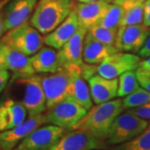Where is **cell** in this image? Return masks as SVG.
Instances as JSON below:
<instances>
[{
    "label": "cell",
    "instance_id": "6da1fadb",
    "mask_svg": "<svg viewBox=\"0 0 150 150\" xmlns=\"http://www.w3.org/2000/svg\"><path fill=\"white\" fill-rule=\"evenodd\" d=\"M123 111V99L121 98L95 104L71 130L85 131L104 142L112 123Z\"/></svg>",
    "mask_w": 150,
    "mask_h": 150
},
{
    "label": "cell",
    "instance_id": "7a4b0ae2",
    "mask_svg": "<svg viewBox=\"0 0 150 150\" xmlns=\"http://www.w3.org/2000/svg\"><path fill=\"white\" fill-rule=\"evenodd\" d=\"M75 5L74 0H38L29 23L46 35L64 21Z\"/></svg>",
    "mask_w": 150,
    "mask_h": 150
},
{
    "label": "cell",
    "instance_id": "3957f363",
    "mask_svg": "<svg viewBox=\"0 0 150 150\" xmlns=\"http://www.w3.org/2000/svg\"><path fill=\"white\" fill-rule=\"evenodd\" d=\"M39 76L46 97L48 109L65 98L71 97L73 88L72 65L63 67L55 73L41 74Z\"/></svg>",
    "mask_w": 150,
    "mask_h": 150
},
{
    "label": "cell",
    "instance_id": "277c9868",
    "mask_svg": "<svg viewBox=\"0 0 150 150\" xmlns=\"http://www.w3.org/2000/svg\"><path fill=\"white\" fill-rule=\"evenodd\" d=\"M37 28L26 22L7 31L1 38L4 43L27 56H32L43 47V37Z\"/></svg>",
    "mask_w": 150,
    "mask_h": 150
},
{
    "label": "cell",
    "instance_id": "5b68a950",
    "mask_svg": "<svg viewBox=\"0 0 150 150\" xmlns=\"http://www.w3.org/2000/svg\"><path fill=\"white\" fill-rule=\"evenodd\" d=\"M149 121L129 112L119 114L112 123L105 144L113 146L126 143L133 139L144 130Z\"/></svg>",
    "mask_w": 150,
    "mask_h": 150
},
{
    "label": "cell",
    "instance_id": "8992f818",
    "mask_svg": "<svg viewBox=\"0 0 150 150\" xmlns=\"http://www.w3.org/2000/svg\"><path fill=\"white\" fill-rule=\"evenodd\" d=\"M88 110L69 97L48 109L45 123L54 124L64 129H71L84 117Z\"/></svg>",
    "mask_w": 150,
    "mask_h": 150
},
{
    "label": "cell",
    "instance_id": "52a82bcc",
    "mask_svg": "<svg viewBox=\"0 0 150 150\" xmlns=\"http://www.w3.org/2000/svg\"><path fill=\"white\" fill-rule=\"evenodd\" d=\"M14 82L22 88L20 102L26 108L28 116L43 113L48 109L39 74L16 79Z\"/></svg>",
    "mask_w": 150,
    "mask_h": 150
},
{
    "label": "cell",
    "instance_id": "ba28073f",
    "mask_svg": "<svg viewBox=\"0 0 150 150\" xmlns=\"http://www.w3.org/2000/svg\"><path fill=\"white\" fill-rule=\"evenodd\" d=\"M142 58L128 52H117L107 57L97 66V73L106 79L118 78L123 73L136 70L140 66Z\"/></svg>",
    "mask_w": 150,
    "mask_h": 150
},
{
    "label": "cell",
    "instance_id": "9c48e42d",
    "mask_svg": "<svg viewBox=\"0 0 150 150\" xmlns=\"http://www.w3.org/2000/svg\"><path fill=\"white\" fill-rule=\"evenodd\" d=\"M108 149L105 142L83 130L74 129L62 135L47 150H100Z\"/></svg>",
    "mask_w": 150,
    "mask_h": 150
},
{
    "label": "cell",
    "instance_id": "30bf717a",
    "mask_svg": "<svg viewBox=\"0 0 150 150\" xmlns=\"http://www.w3.org/2000/svg\"><path fill=\"white\" fill-rule=\"evenodd\" d=\"M64 133V129L54 124L40 126L23 140L15 150H47Z\"/></svg>",
    "mask_w": 150,
    "mask_h": 150
},
{
    "label": "cell",
    "instance_id": "8fae6325",
    "mask_svg": "<svg viewBox=\"0 0 150 150\" xmlns=\"http://www.w3.org/2000/svg\"><path fill=\"white\" fill-rule=\"evenodd\" d=\"M150 28L144 23L120 26L118 29L115 46L121 52L139 53L144 45Z\"/></svg>",
    "mask_w": 150,
    "mask_h": 150
},
{
    "label": "cell",
    "instance_id": "7c38bea8",
    "mask_svg": "<svg viewBox=\"0 0 150 150\" xmlns=\"http://www.w3.org/2000/svg\"><path fill=\"white\" fill-rule=\"evenodd\" d=\"M45 113H40L33 116H28V118L21 124L13 129H8L1 133V144L2 150H13L33 130L38 129L45 123Z\"/></svg>",
    "mask_w": 150,
    "mask_h": 150
},
{
    "label": "cell",
    "instance_id": "4fadbf2b",
    "mask_svg": "<svg viewBox=\"0 0 150 150\" xmlns=\"http://www.w3.org/2000/svg\"><path fill=\"white\" fill-rule=\"evenodd\" d=\"M38 0H10L3 9L5 33L30 19Z\"/></svg>",
    "mask_w": 150,
    "mask_h": 150
},
{
    "label": "cell",
    "instance_id": "5bb4252c",
    "mask_svg": "<svg viewBox=\"0 0 150 150\" xmlns=\"http://www.w3.org/2000/svg\"><path fill=\"white\" fill-rule=\"evenodd\" d=\"M88 30L79 25L77 32L59 50V59L62 68L71 65L80 66L83 64V41Z\"/></svg>",
    "mask_w": 150,
    "mask_h": 150
},
{
    "label": "cell",
    "instance_id": "9a60e30c",
    "mask_svg": "<svg viewBox=\"0 0 150 150\" xmlns=\"http://www.w3.org/2000/svg\"><path fill=\"white\" fill-rule=\"evenodd\" d=\"M79 28V23L75 10L62 22L52 32L43 37L44 44L59 50L67 43Z\"/></svg>",
    "mask_w": 150,
    "mask_h": 150
},
{
    "label": "cell",
    "instance_id": "2e32d148",
    "mask_svg": "<svg viewBox=\"0 0 150 150\" xmlns=\"http://www.w3.org/2000/svg\"><path fill=\"white\" fill-rule=\"evenodd\" d=\"M88 81L94 104L110 101L118 96V78L106 79L101 75L94 74Z\"/></svg>",
    "mask_w": 150,
    "mask_h": 150
},
{
    "label": "cell",
    "instance_id": "e0dca14e",
    "mask_svg": "<svg viewBox=\"0 0 150 150\" xmlns=\"http://www.w3.org/2000/svg\"><path fill=\"white\" fill-rule=\"evenodd\" d=\"M6 69L13 74V79H19L36 74L30 57L5 44L4 48Z\"/></svg>",
    "mask_w": 150,
    "mask_h": 150
},
{
    "label": "cell",
    "instance_id": "ac0fdd59",
    "mask_svg": "<svg viewBox=\"0 0 150 150\" xmlns=\"http://www.w3.org/2000/svg\"><path fill=\"white\" fill-rule=\"evenodd\" d=\"M119 52L116 47H110L98 41L89 32L83 41V59L88 64L98 65L109 55Z\"/></svg>",
    "mask_w": 150,
    "mask_h": 150
},
{
    "label": "cell",
    "instance_id": "d6986e66",
    "mask_svg": "<svg viewBox=\"0 0 150 150\" xmlns=\"http://www.w3.org/2000/svg\"><path fill=\"white\" fill-rule=\"evenodd\" d=\"M110 3L105 0H98L91 3H78L74 10L77 13L79 25L89 30L103 16Z\"/></svg>",
    "mask_w": 150,
    "mask_h": 150
},
{
    "label": "cell",
    "instance_id": "ffe728a7",
    "mask_svg": "<svg viewBox=\"0 0 150 150\" xmlns=\"http://www.w3.org/2000/svg\"><path fill=\"white\" fill-rule=\"evenodd\" d=\"M30 61L36 74L55 73L62 68L59 50L52 47H42L30 57Z\"/></svg>",
    "mask_w": 150,
    "mask_h": 150
},
{
    "label": "cell",
    "instance_id": "44dd1931",
    "mask_svg": "<svg viewBox=\"0 0 150 150\" xmlns=\"http://www.w3.org/2000/svg\"><path fill=\"white\" fill-rule=\"evenodd\" d=\"M80 66L72 65L73 88L71 97L87 110H89L93 106V102L89 90V86H88L86 79L82 76Z\"/></svg>",
    "mask_w": 150,
    "mask_h": 150
},
{
    "label": "cell",
    "instance_id": "7402d4cb",
    "mask_svg": "<svg viewBox=\"0 0 150 150\" xmlns=\"http://www.w3.org/2000/svg\"><path fill=\"white\" fill-rule=\"evenodd\" d=\"M4 105L8 121V129L16 127L27 119V115H28L27 109L20 101L13 98H8L4 102Z\"/></svg>",
    "mask_w": 150,
    "mask_h": 150
},
{
    "label": "cell",
    "instance_id": "603a6c76",
    "mask_svg": "<svg viewBox=\"0 0 150 150\" xmlns=\"http://www.w3.org/2000/svg\"><path fill=\"white\" fill-rule=\"evenodd\" d=\"M124 12L125 9L121 5L114 3L109 4L96 25L108 28L118 29V28L120 27Z\"/></svg>",
    "mask_w": 150,
    "mask_h": 150
},
{
    "label": "cell",
    "instance_id": "cb8c5ba5",
    "mask_svg": "<svg viewBox=\"0 0 150 150\" xmlns=\"http://www.w3.org/2000/svg\"><path fill=\"white\" fill-rule=\"evenodd\" d=\"M109 150H150V121L147 128L133 139L121 144L113 145Z\"/></svg>",
    "mask_w": 150,
    "mask_h": 150
},
{
    "label": "cell",
    "instance_id": "d4e9b609",
    "mask_svg": "<svg viewBox=\"0 0 150 150\" xmlns=\"http://www.w3.org/2000/svg\"><path fill=\"white\" fill-rule=\"evenodd\" d=\"M140 88L136 73L134 70L123 73L118 77V97L124 98Z\"/></svg>",
    "mask_w": 150,
    "mask_h": 150
},
{
    "label": "cell",
    "instance_id": "484cf974",
    "mask_svg": "<svg viewBox=\"0 0 150 150\" xmlns=\"http://www.w3.org/2000/svg\"><path fill=\"white\" fill-rule=\"evenodd\" d=\"M123 14L120 26L135 25L143 23L144 20V3L137 2L132 5L124 8Z\"/></svg>",
    "mask_w": 150,
    "mask_h": 150
},
{
    "label": "cell",
    "instance_id": "4316f807",
    "mask_svg": "<svg viewBox=\"0 0 150 150\" xmlns=\"http://www.w3.org/2000/svg\"><path fill=\"white\" fill-rule=\"evenodd\" d=\"M88 32L103 44L110 47H116L115 43H116L118 29L108 28L99 25H94L88 30Z\"/></svg>",
    "mask_w": 150,
    "mask_h": 150
},
{
    "label": "cell",
    "instance_id": "83f0119b",
    "mask_svg": "<svg viewBox=\"0 0 150 150\" xmlns=\"http://www.w3.org/2000/svg\"><path fill=\"white\" fill-rule=\"evenodd\" d=\"M147 103H150V91L142 87L123 98L124 110L131 108L138 107Z\"/></svg>",
    "mask_w": 150,
    "mask_h": 150
},
{
    "label": "cell",
    "instance_id": "f1b7e54d",
    "mask_svg": "<svg viewBox=\"0 0 150 150\" xmlns=\"http://www.w3.org/2000/svg\"><path fill=\"white\" fill-rule=\"evenodd\" d=\"M135 73L140 86L150 91V69H144L139 67Z\"/></svg>",
    "mask_w": 150,
    "mask_h": 150
},
{
    "label": "cell",
    "instance_id": "f546056e",
    "mask_svg": "<svg viewBox=\"0 0 150 150\" xmlns=\"http://www.w3.org/2000/svg\"><path fill=\"white\" fill-rule=\"evenodd\" d=\"M125 111L130 112L132 114H134L139 118L148 120V119H150V103L142 104L138 107L128 108Z\"/></svg>",
    "mask_w": 150,
    "mask_h": 150
},
{
    "label": "cell",
    "instance_id": "4dcf8cb0",
    "mask_svg": "<svg viewBox=\"0 0 150 150\" xmlns=\"http://www.w3.org/2000/svg\"><path fill=\"white\" fill-rule=\"evenodd\" d=\"M8 125V121L7 112L3 103L2 104H0V133L7 130Z\"/></svg>",
    "mask_w": 150,
    "mask_h": 150
},
{
    "label": "cell",
    "instance_id": "1f68e13d",
    "mask_svg": "<svg viewBox=\"0 0 150 150\" xmlns=\"http://www.w3.org/2000/svg\"><path fill=\"white\" fill-rule=\"evenodd\" d=\"M143 23L145 26L150 28V0L144 2V20Z\"/></svg>",
    "mask_w": 150,
    "mask_h": 150
},
{
    "label": "cell",
    "instance_id": "d6a6232c",
    "mask_svg": "<svg viewBox=\"0 0 150 150\" xmlns=\"http://www.w3.org/2000/svg\"><path fill=\"white\" fill-rule=\"evenodd\" d=\"M10 78V74L8 70H3L0 71V94L4 91L5 87L8 84V82Z\"/></svg>",
    "mask_w": 150,
    "mask_h": 150
},
{
    "label": "cell",
    "instance_id": "836d02e7",
    "mask_svg": "<svg viewBox=\"0 0 150 150\" xmlns=\"http://www.w3.org/2000/svg\"><path fill=\"white\" fill-rule=\"evenodd\" d=\"M138 54L142 59H146L149 56H150V32L146 41H145L144 45L140 49Z\"/></svg>",
    "mask_w": 150,
    "mask_h": 150
},
{
    "label": "cell",
    "instance_id": "e575fe53",
    "mask_svg": "<svg viewBox=\"0 0 150 150\" xmlns=\"http://www.w3.org/2000/svg\"><path fill=\"white\" fill-rule=\"evenodd\" d=\"M4 48H5V43L0 39V71H3V70L6 69Z\"/></svg>",
    "mask_w": 150,
    "mask_h": 150
},
{
    "label": "cell",
    "instance_id": "d590c367",
    "mask_svg": "<svg viewBox=\"0 0 150 150\" xmlns=\"http://www.w3.org/2000/svg\"><path fill=\"white\" fill-rule=\"evenodd\" d=\"M4 33H5L4 19V13H3V10H2L0 12V39H1V38L4 36Z\"/></svg>",
    "mask_w": 150,
    "mask_h": 150
},
{
    "label": "cell",
    "instance_id": "8d00e7d4",
    "mask_svg": "<svg viewBox=\"0 0 150 150\" xmlns=\"http://www.w3.org/2000/svg\"><path fill=\"white\" fill-rule=\"evenodd\" d=\"M139 67L144 68V69H150V56H149L148 58H146L144 60H142Z\"/></svg>",
    "mask_w": 150,
    "mask_h": 150
},
{
    "label": "cell",
    "instance_id": "74e56055",
    "mask_svg": "<svg viewBox=\"0 0 150 150\" xmlns=\"http://www.w3.org/2000/svg\"><path fill=\"white\" fill-rule=\"evenodd\" d=\"M10 0H0V12L4 9V8L5 7L6 4L9 2Z\"/></svg>",
    "mask_w": 150,
    "mask_h": 150
},
{
    "label": "cell",
    "instance_id": "f35d334b",
    "mask_svg": "<svg viewBox=\"0 0 150 150\" xmlns=\"http://www.w3.org/2000/svg\"><path fill=\"white\" fill-rule=\"evenodd\" d=\"M95 1H98V0H80L79 2H82V3H91V2H95Z\"/></svg>",
    "mask_w": 150,
    "mask_h": 150
},
{
    "label": "cell",
    "instance_id": "ab89813d",
    "mask_svg": "<svg viewBox=\"0 0 150 150\" xmlns=\"http://www.w3.org/2000/svg\"><path fill=\"white\" fill-rule=\"evenodd\" d=\"M105 1H107V2H108V3H110V2H114V1H116V0H105Z\"/></svg>",
    "mask_w": 150,
    "mask_h": 150
},
{
    "label": "cell",
    "instance_id": "60d3db41",
    "mask_svg": "<svg viewBox=\"0 0 150 150\" xmlns=\"http://www.w3.org/2000/svg\"><path fill=\"white\" fill-rule=\"evenodd\" d=\"M145 0H139V2H140V3H144Z\"/></svg>",
    "mask_w": 150,
    "mask_h": 150
},
{
    "label": "cell",
    "instance_id": "b9f144b4",
    "mask_svg": "<svg viewBox=\"0 0 150 150\" xmlns=\"http://www.w3.org/2000/svg\"><path fill=\"white\" fill-rule=\"evenodd\" d=\"M0 144H1V133H0ZM1 149V148H0Z\"/></svg>",
    "mask_w": 150,
    "mask_h": 150
},
{
    "label": "cell",
    "instance_id": "7bdbcfd3",
    "mask_svg": "<svg viewBox=\"0 0 150 150\" xmlns=\"http://www.w3.org/2000/svg\"><path fill=\"white\" fill-rule=\"evenodd\" d=\"M78 1H79H79H80V0H78Z\"/></svg>",
    "mask_w": 150,
    "mask_h": 150
}]
</instances>
